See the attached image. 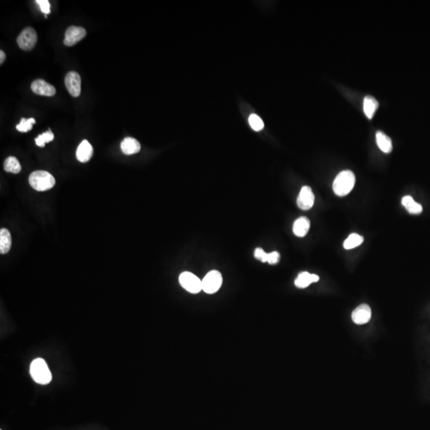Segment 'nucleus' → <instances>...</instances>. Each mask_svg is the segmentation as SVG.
I'll use <instances>...</instances> for the list:
<instances>
[{
    "label": "nucleus",
    "mask_w": 430,
    "mask_h": 430,
    "mask_svg": "<svg viewBox=\"0 0 430 430\" xmlns=\"http://www.w3.org/2000/svg\"><path fill=\"white\" fill-rule=\"evenodd\" d=\"M355 184V174L346 170L341 171L335 177L333 182V190L338 196H346L352 190Z\"/></svg>",
    "instance_id": "obj_1"
},
{
    "label": "nucleus",
    "mask_w": 430,
    "mask_h": 430,
    "mask_svg": "<svg viewBox=\"0 0 430 430\" xmlns=\"http://www.w3.org/2000/svg\"><path fill=\"white\" fill-rule=\"evenodd\" d=\"M30 373L34 381L41 385H47L52 380V374L43 358H38L31 362Z\"/></svg>",
    "instance_id": "obj_2"
},
{
    "label": "nucleus",
    "mask_w": 430,
    "mask_h": 430,
    "mask_svg": "<svg viewBox=\"0 0 430 430\" xmlns=\"http://www.w3.org/2000/svg\"><path fill=\"white\" fill-rule=\"evenodd\" d=\"M29 182L32 187L38 191H46L55 186L56 181L51 173L46 171H36L31 173Z\"/></svg>",
    "instance_id": "obj_3"
},
{
    "label": "nucleus",
    "mask_w": 430,
    "mask_h": 430,
    "mask_svg": "<svg viewBox=\"0 0 430 430\" xmlns=\"http://www.w3.org/2000/svg\"><path fill=\"white\" fill-rule=\"evenodd\" d=\"M223 285V276L220 272L212 270L205 276L201 281L202 291L208 294L217 293Z\"/></svg>",
    "instance_id": "obj_4"
},
{
    "label": "nucleus",
    "mask_w": 430,
    "mask_h": 430,
    "mask_svg": "<svg viewBox=\"0 0 430 430\" xmlns=\"http://www.w3.org/2000/svg\"><path fill=\"white\" fill-rule=\"evenodd\" d=\"M178 280L181 286L189 293L195 294L202 290L201 280L190 272L181 273Z\"/></svg>",
    "instance_id": "obj_5"
},
{
    "label": "nucleus",
    "mask_w": 430,
    "mask_h": 430,
    "mask_svg": "<svg viewBox=\"0 0 430 430\" xmlns=\"http://www.w3.org/2000/svg\"><path fill=\"white\" fill-rule=\"evenodd\" d=\"M38 35L35 29L27 28L17 38V43L23 51H31L37 43Z\"/></svg>",
    "instance_id": "obj_6"
},
{
    "label": "nucleus",
    "mask_w": 430,
    "mask_h": 430,
    "mask_svg": "<svg viewBox=\"0 0 430 430\" xmlns=\"http://www.w3.org/2000/svg\"><path fill=\"white\" fill-rule=\"evenodd\" d=\"M65 85L72 97H79L82 92V79L77 72H69L65 78Z\"/></svg>",
    "instance_id": "obj_7"
},
{
    "label": "nucleus",
    "mask_w": 430,
    "mask_h": 430,
    "mask_svg": "<svg viewBox=\"0 0 430 430\" xmlns=\"http://www.w3.org/2000/svg\"><path fill=\"white\" fill-rule=\"evenodd\" d=\"M86 36V29L80 27L72 26L66 30L64 43L67 47H73Z\"/></svg>",
    "instance_id": "obj_8"
},
{
    "label": "nucleus",
    "mask_w": 430,
    "mask_h": 430,
    "mask_svg": "<svg viewBox=\"0 0 430 430\" xmlns=\"http://www.w3.org/2000/svg\"><path fill=\"white\" fill-rule=\"evenodd\" d=\"M315 195L310 186H304L297 198V205L304 210H308L314 205Z\"/></svg>",
    "instance_id": "obj_9"
},
{
    "label": "nucleus",
    "mask_w": 430,
    "mask_h": 430,
    "mask_svg": "<svg viewBox=\"0 0 430 430\" xmlns=\"http://www.w3.org/2000/svg\"><path fill=\"white\" fill-rule=\"evenodd\" d=\"M31 90L35 94L47 97H52L56 94V89L51 84L45 82L44 80H35L31 84Z\"/></svg>",
    "instance_id": "obj_10"
},
{
    "label": "nucleus",
    "mask_w": 430,
    "mask_h": 430,
    "mask_svg": "<svg viewBox=\"0 0 430 430\" xmlns=\"http://www.w3.org/2000/svg\"><path fill=\"white\" fill-rule=\"evenodd\" d=\"M352 320L358 325L368 323L371 318V309L367 304H361L352 312Z\"/></svg>",
    "instance_id": "obj_11"
},
{
    "label": "nucleus",
    "mask_w": 430,
    "mask_h": 430,
    "mask_svg": "<svg viewBox=\"0 0 430 430\" xmlns=\"http://www.w3.org/2000/svg\"><path fill=\"white\" fill-rule=\"evenodd\" d=\"M93 155V148L88 140H85L78 146L76 156L81 163H87Z\"/></svg>",
    "instance_id": "obj_12"
},
{
    "label": "nucleus",
    "mask_w": 430,
    "mask_h": 430,
    "mask_svg": "<svg viewBox=\"0 0 430 430\" xmlns=\"http://www.w3.org/2000/svg\"><path fill=\"white\" fill-rule=\"evenodd\" d=\"M120 148L123 153L127 155L136 154L140 151L141 146L140 142L132 137H126L120 143Z\"/></svg>",
    "instance_id": "obj_13"
},
{
    "label": "nucleus",
    "mask_w": 430,
    "mask_h": 430,
    "mask_svg": "<svg viewBox=\"0 0 430 430\" xmlns=\"http://www.w3.org/2000/svg\"><path fill=\"white\" fill-rule=\"evenodd\" d=\"M319 280L320 277L316 274H311L308 272H302L299 274L297 279L295 280V285L299 289H305L311 284L317 282Z\"/></svg>",
    "instance_id": "obj_14"
},
{
    "label": "nucleus",
    "mask_w": 430,
    "mask_h": 430,
    "mask_svg": "<svg viewBox=\"0 0 430 430\" xmlns=\"http://www.w3.org/2000/svg\"><path fill=\"white\" fill-rule=\"evenodd\" d=\"M310 221L308 218H299L293 224V231L294 235L300 238L306 236L308 231L310 229Z\"/></svg>",
    "instance_id": "obj_15"
},
{
    "label": "nucleus",
    "mask_w": 430,
    "mask_h": 430,
    "mask_svg": "<svg viewBox=\"0 0 430 430\" xmlns=\"http://www.w3.org/2000/svg\"><path fill=\"white\" fill-rule=\"evenodd\" d=\"M376 142L378 144L381 151H383L384 153H389L391 152L393 149V145H392V140L389 136H386L384 132L378 131L376 133Z\"/></svg>",
    "instance_id": "obj_16"
},
{
    "label": "nucleus",
    "mask_w": 430,
    "mask_h": 430,
    "mask_svg": "<svg viewBox=\"0 0 430 430\" xmlns=\"http://www.w3.org/2000/svg\"><path fill=\"white\" fill-rule=\"evenodd\" d=\"M378 108V102L374 97L366 96L363 100V111L369 120H371Z\"/></svg>",
    "instance_id": "obj_17"
},
{
    "label": "nucleus",
    "mask_w": 430,
    "mask_h": 430,
    "mask_svg": "<svg viewBox=\"0 0 430 430\" xmlns=\"http://www.w3.org/2000/svg\"><path fill=\"white\" fill-rule=\"evenodd\" d=\"M12 247V235L10 231L3 228L0 231V253L1 254H8Z\"/></svg>",
    "instance_id": "obj_18"
},
{
    "label": "nucleus",
    "mask_w": 430,
    "mask_h": 430,
    "mask_svg": "<svg viewBox=\"0 0 430 430\" xmlns=\"http://www.w3.org/2000/svg\"><path fill=\"white\" fill-rule=\"evenodd\" d=\"M401 203L405 206L407 211L411 214H419L422 212L423 208L421 205L416 202L411 196H405L401 200Z\"/></svg>",
    "instance_id": "obj_19"
},
{
    "label": "nucleus",
    "mask_w": 430,
    "mask_h": 430,
    "mask_svg": "<svg viewBox=\"0 0 430 430\" xmlns=\"http://www.w3.org/2000/svg\"><path fill=\"white\" fill-rule=\"evenodd\" d=\"M4 170L8 172L14 173V174L20 173L22 170L20 161L14 156L7 158L4 162Z\"/></svg>",
    "instance_id": "obj_20"
},
{
    "label": "nucleus",
    "mask_w": 430,
    "mask_h": 430,
    "mask_svg": "<svg viewBox=\"0 0 430 430\" xmlns=\"http://www.w3.org/2000/svg\"><path fill=\"white\" fill-rule=\"evenodd\" d=\"M363 243V237L358 235V234H351L350 236L345 240L343 243V247L346 250H351L355 248L357 246H360Z\"/></svg>",
    "instance_id": "obj_21"
},
{
    "label": "nucleus",
    "mask_w": 430,
    "mask_h": 430,
    "mask_svg": "<svg viewBox=\"0 0 430 430\" xmlns=\"http://www.w3.org/2000/svg\"><path fill=\"white\" fill-rule=\"evenodd\" d=\"M54 139H55L54 134H53V132H51V130H49V131L45 132V133L42 134V135H39V136L35 139V143H36V144H37L39 147H45V144H46V143L52 141Z\"/></svg>",
    "instance_id": "obj_22"
},
{
    "label": "nucleus",
    "mask_w": 430,
    "mask_h": 430,
    "mask_svg": "<svg viewBox=\"0 0 430 430\" xmlns=\"http://www.w3.org/2000/svg\"><path fill=\"white\" fill-rule=\"evenodd\" d=\"M36 123V120L34 118H30L28 120L22 118L20 124L16 126L18 131L21 132H28L33 128V124Z\"/></svg>",
    "instance_id": "obj_23"
},
{
    "label": "nucleus",
    "mask_w": 430,
    "mask_h": 430,
    "mask_svg": "<svg viewBox=\"0 0 430 430\" xmlns=\"http://www.w3.org/2000/svg\"><path fill=\"white\" fill-rule=\"evenodd\" d=\"M249 123H250L251 128L256 132H259L264 128L263 120L258 115H250V117H249Z\"/></svg>",
    "instance_id": "obj_24"
},
{
    "label": "nucleus",
    "mask_w": 430,
    "mask_h": 430,
    "mask_svg": "<svg viewBox=\"0 0 430 430\" xmlns=\"http://www.w3.org/2000/svg\"><path fill=\"white\" fill-rule=\"evenodd\" d=\"M267 253L265 252L262 248H257L254 251V257L258 260H260L261 262L266 263L268 260Z\"/></svg>",
    "instance_id": "obj_25"
},
{
    "label": "nucleus",
    "mask_w": 430,
    "mask_h": 430,
    "mask_svg": "<svg viewBox=\"0 0 430 430\" xmlns=\"http://www.w3.org/2000/svg\"><path fill=\"white\" fill-rule=\"evenodd\" d=\"M39 7L41 8L42 12L46 15L51 13V4L47 0H37L36 1Z\"/></svg>",
    "instance_id": "obj_26"
},
{
    "label": "nucleus",
    "mask_w": 430,
    "mask_h": 430,
    "mask_svg": "<svg viewBox=\"0 0 430 430\" xmlns=\"http://www.w3.org/2000/svg\"><path fill=\"white\" fill-rule=\"evenodd\" d=\"M280 260V254L277 251L275 252H272L270 254H268V260L267 262L270 265H275V264L278 263L279 262Z\"/></svg>",
    "instance_id": "obj_27"
},
{
    "label": "nucleus",
    "mask_w": 430,
    "mask_h": 430,
    "mask_svg": "<svg viewBox=\"0 0 430 430\" xmlns=\"http://www.w3.org/2000/svg\"><path fill=\"white\" fill-rule=\"evenodd\" d=\"M0 57H1V58H0V64L2 65L3 63H4V61H5V59H6V55H5V53H4V51H0Z\"/></svg>",
    "instance_id": "obj_28"
}]
</instances>
